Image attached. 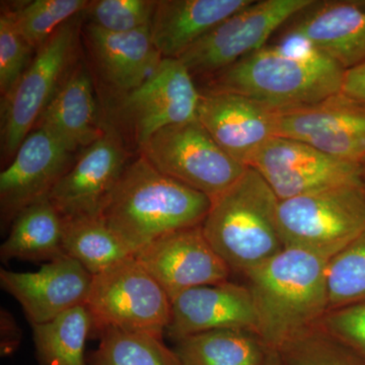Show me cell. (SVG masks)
<instances>
[{"mask_svg":"<svg viewBox=\"0 0 365 365\" xmlns=\"http://www.w3.org/2000/svg\"><path fill=\"white\" fill-rule=\"evenodd\" d=\"M265 46L210 78L206 91H230L277 111L317 104L342 91L345 69L306 43Z\"/></svg>","mask_w":365,"mask_h":365,"instance_id":"cell-1","label":"cell"},{"mask_svg":"<svg viewBox=\"0 0 365 365\" xmlns=\"http://www.w3.org/2000/svg\"><path fill=\"white\" fill-rule=\"evenodd\" d=\"M329 260L307 250L284 248L245 276L256 311L257 333L269 349H279L328 313Z\"/></svg>","mask_w":365,"mask_h":365,"instance_id":"cell-2","label":"cell"},{"mask_svg":"<svg viewBox=\"0 0 365 365\" xmlns=\"http://www.w3.org/2000/svg\"><path fill=\"white\" fill-rule=\"evenodd\" d=\"M211 204L140 155L127 165L101 216L134 256L163 235L202 225Z\"/></svg>","mask_w":365,"mask_h":365,"instance_id":"cell-3","label":"cell"},{"mask_svg":"<svg viewBox=\"0 0 365 365\" xmlns=\"http://www.w3.org/2000/svg\"><path fill=\"white\" fill-rule=\"evenodd\" d=\"M278 204L272 189L251 167L213 199L203 232L232 273L245 277L284 249Z\"/></svg>","mask_w":365,"mask_h":365,"instance_id":"cell-4","label":"cell"},{"mask_svg":"<svg viewBox=\"0 0 365 365\" xmlns=\"http://www.w3.org/2000/svg\"><path fill=\"white\" fill-rule=\"evenodd\" d=\"M277 220L284 248L331 259L365 230V190L342 185L279 200Z\"/></svg>","mask_w":365,"mask_h":365,"instance_id":"cell-5","label":"cell"},{"mask_svg":"<svg viewBox=\"0 0 365 365\" xmlns=\"http://www.w3.org/2000/svg\"><path fill=\"white\" fill-rule=\"evenodd\" d=\"M86 307L100 333L113 328L160 339L172 314L170 297L134 256L93 276Z\"/></svg>","mask_w":365,"mask_h":365,"instance_id":"cell-6","label":"cell"},{"mask_svg":"<svg viewBox=\"0 0 365 365\" xmlns=\"http://www.w3.org/2000/svg\"><path fill=\"white\" fill-rule=\"evenodd\" d=\"M83 14L60 26L39 48L32 62L1 102V146L16 155L62 83L74 68Z\"/></svg>","mask_w":365,"mask_h":365,"instance_id":"cell-7","label":"cell"},{"mask_svg":"<svg viewBox=\"0 0 365 365\" xmlns=\"http://www.w3.org/2000/svg\"><path fill=\"white\" fill-rule=\"evenodd\" d=\"M139 148L155 169L211 201L232 187L248 168L227 155L197 118L160 129Z\"/></svg>","mask_w":365,"mask_h":365,"instance_id":"cell-8","label":"cell"},{"mask_svg":"<svg viewBox=\"0 0 365 365\" xmlns=\"http://www.w3.org/2000/svg\"><path fill=\"white\" fill-rule=\"evenodd\" d=\"M313 0H252L228 16L179 60L191 76L212 78L240 60L265 47L276 30Z\"/></svg>","mask_w":365,"mask_h":365,"instance_id":"cell-9","label":"cell"},{"mask_svg":"<svg viewBox=\"0 0 365 365\" xmlns=\"http://www.w3.org/2000/svg\"><path fill=\"white\" fill-rule=\"evenodd\" d=\"M249 167L261 175L279 200L342 185L362 184L360 163L339 160L283 136L270 139Z\"/></svg>","mask_w":365,"mask_h":365,"instance_id":"cell-10","label":"cell"},{"mask_svg":"<svg viewBox=\"0 0 365 365\" xmlns=\"http://www.w3.org/2000/svg\"><path fill=\"white\" fill-rule=\"evenodd\" d=\"M200 96L186 66L179 59L163 58L143 85L121 95L117 117L140 146L165 127L196 119Z\"/></svg>","mask_w":365,"mask_h":365,"instance_id":"cell-11","label":"cell"},{"mask_svg":"<svg viewBox=\"0 0 365 365\" xmlns=\"http://www.w3.org/2000/svg\"><path fill=\"white\" fill-rule=\"evenodd\" d=\"M277 136L297 139L339 160L365 158V103L341 93L278 112Z\"/></svg>","mask_w":365,"mask_h":365,"instance_id":"cell-12","label":"cell"},{"mask_svg":"<svg viewBox=\"0 0 365 365\" xmlns=\"http://www.w3.org/2000/svg\"><path fill=\"white\" fill-rule=\"evenodd\" d=\"M134 257L170 300L190 288L225 282L232 275L209 244L202 225L163 235Z\"/></svg>","mask_w":365,"mask_h":365,"instance_id":"cell-13","label":"cell"},{"mask_svg":"<svg viewBox=\"0 0 365 365\" xmlns=\"http://www.w3.org/2000/svg\"><path fill=\"white\" fill-rule=\"evenodd\" d=\"M123 143L114 129L86 148L50 192L62 218L101 215L127 167Z\"/></svg>","mask_w":365,"mask_h":365,"instance_id":"cell-14","label":"cell"},{"mask_svg":"<svg viewBox=\"0 0 365 365\" xmlns=\"http://www.w3.org/2000/svg\"><path fill=\"white\" fill-rule=\"evenodd\" d=\"M197 119L232 160L249 167L277 136V110L230 91H200Z\"/></svg>","mask_w":365,"mask_h":365,"instance_id":"cell-15","label":"cell"},{"mask_svg":"<svg viewBox=\"0 0 365 365\" xmlns=\"http://www.w3.org/2000/svg\"><path fill=\"white\" fill-rule=\"evenodd\" d=\"M91 281L93 275L66 255L46 262L35 272L0 270V287L18 300L32 326L86 306Z\"/></svg>","mask_w":365,"mask_h":365,"instance_id":"cell-16","label":"cell"},{"mask_svg":"<svg viewBox=\"0 0 365 365\" xmlns=\"http://www.w3.org/2000/svg\"><path fill=\"white\" fill-rule=\"evenodd\" d=\"M287 25L283 40H297L345 71L365 62V0H313Z\"/></svg>","mask_w":365,"mask_h":365,"instance_id":"cell-17","label":"cell"},{"mask_svg":"<svg viewBox=\"0 0 365 365\" xmlns=\"http://www.w3.org/2000/svg\"><path fill=\"white\" fill-rule=\"evenodd\" d=\"M72 151L49 132L35 129L0 174V208L9 222L31 204L47 198L72 165Z\"/></svg>","mask_w":365,"mask_h":365,"instance_id":"cell-18","label":"cell"},{"mask_svg":"<svg viewBox=\"0 0 365 365\" xmlns=\"http://www.w3.org/2000/svg\"><path fill=\"white\" fill-rule=\"evenodd\" d=\"M170 302L172 314L165 333L175 342L195 334L222 329L257 333L256 311L247 285L228 280L190 288Z\"/></svg>","mask_w":365,"mask_h":365,"instance_id":"cell-19","label":"cell"},{"mask_svg":"<svg viewBox=\"0 0 365 365\" xmlns=\"http://www.w3.org/2000/svg\"><path fill=\"white\" fill-rule=\"evenodd\" d=\"M86 32L101 76L121 95L143 85L163 59L151 39L150 26L133 32L110 33L88 25Z\"/></svg>","mask_w":365,"mask_h":365,"instance_id":"cell-20","label":"cell"},{"mask_svg":"<svg viewBox=\"0 0 365 365\" xmlns=\"http://www.w3.org/2000/svg\"><path fill=\"white\" fill-rule=\"evenodd\" d=\"M252 0H158L150 30L163 58L179 59L218 24Z\"/></svg>","mask_w":365,"mask_h":365,"instance_id":"cell-21","label":"cell"},{"mask_svg":"<svg viewBox=\"0 0 365 365\" xmlns=\"http://www.w3.org/2000/svg\"><path fill=\"white\" fill-rule=\"evenodd\" d=\"M37 125L72 153L88 148L104 134L91 76L83 64L72 69Z\"/></svg>","mask_w":365,"mask_h":365,"instance_id":"cell-22","label":"cell"},{"mask_svg":"<svg viewBox=\"0 0 365 365\" xmlns=\"http://www.w3.org/2000/svg\"><path fill=\"white\" fill-rule=\"evenodd\" d=\"M66 256L63 218L49 198L26 206L14 217L11 232L0 247L2 262H49Z\"/></svg>","mask_w":365,"mask_h":365,"instance_id":"cell-23","label":"cell"},{"mask_svg":"<svg viewBox=\"0 0 365 365\" xmlns=\"http://www.w3.org/2000/svg\"><path fill=\"white\" fill-rule=\"evenodd\" d=\"M181 365H263L270 349L254 331L222 329L176 342Z\"/></svg>","mask_w":365,"mask_h":365,"instance_id":"cell-24","label":"cell"},{"mask_svg":"<svg viewBox=\"0 0 365 365\" xmlns=\"http://www.w3.org/2000/svg\"><path fill=\"white\" fill-rule=\"evenodd\" d=\"M63 250L93 276L133 256L101 215L63 218Z\"/></svg>","mask_w":365,"mask_h":365,"instance_id":"cell-25","label":"cell"},{"mask_svg":"<svg viewBox=\"0 0 365 365\" xmlns=\"http://www.w3.org/2000/svg\"><path fill=\"white\" fill-rule=\"evenodd\" d=\"M93 321L86 306L73 307L39 325L34 342L42 365H86L85 348Z\"/></svg>","mask_w":365,"mask_h":365,"instance_id":"cell-26","label":"cell"},{"mask_svg":"<svg viewBox=\"0 0 365 365\" xmlns=\"http://www.w3.org/2000/svg\"><path fill=\"white\" fill-rule=\"evenodd\" d=\"M91 365H181L175 350L150 334L106 329Z\"/></svg>","mask_w":365,"mask_h":365,"instance_id":"cell-27","label":"cell"},{"mask_svg":"<svg viewBox=\"0 0 365 365\" xmlns=\"http://www.w3.org/2000/svg\"><path fill=\"white\" fill-rule=\"evenodd\" d=\"M329 311L365 302V230L327 266Z\"/></svg>","mask_w":365,"mask_h":365,"instance_id":"cell-28","label":"cell"},{"mask_svg":"<svg viewBox=\"0 0 365 365\" xmlns=\"http://www.w3.org/2000/svg\"><path fill=\"white\" fill-rule=\"evenodd\" d=\"M88 4V0H35L11 14L21 36L38 50L60 26L85 13Z\"/></svg>","mask_w":365,"mask_h":365,"instance_id":"cell-29","label":"cell"},{"mask_svg":"<svg viewBox=\"0 0 365 365\" xmlns=\"http://www.w3.org/2000/svg\"><path fill=\"white\" fill-rule=\"evenodd\" d=\"M276 351L287 365H365L362 357L334 338L319 324L288 341Z\"/></svg>","mask_w":365,"mask_h":365,"instance_id":"cell-30","label":"cell"},{"mask_svg":"<svg viewBox=\"0 0 365 365\" xmlns=\"http://www.w3.org/2000/svg\"><path fill=\"white\" fill-rule=\"evenodd\" d=\"M158 1L97 0L90 1L85 14L88 25L110 33H128L150 26Z\"/></svg>","mask_w":365,"mask_h":365,"instance_id":"cell-31","label":"cell"},{"mask_svg":"<svg viewBox=\"0 0 365 365\" xmlns=\"http://www.w3.org/2000/svg\"><path fill=\"white\" fill-rule=\"evenodd\" d=\"M16 28L11 11L0 14V91L2 97L11 93L31 62L34 51Z\"/></svg>","mask_w":365,"mask_h":365,"instance_id":"cell-32","label":"cell"},{"mask_svg":"<svg viewBox=\"0 0 365 365\" xmlns=\"http://www.w3.org/2000/svg\"><path fill=\"white\" fill-rule=\"evenodd\" d=\"M319 325L365 360V302L330 309Z\"/></svg>","mask_w":365,"mask_h":365,"instance_id":"cell-33","label":"cell"},{"mask_svg":"<svg viewBox=\"0 0 365 365\" xmlns=\"http://www.w3.org/2000/svg\"><path fill=\"white\" fill-rule=\"evenodd\" d=\"M342 93L365 103V62L346 71Z\"/></svg>","mask_w":365,"mask_h":365,"instance_id":"cell-34","label":"cell"},{"mask_svg":"<svg viewBox=\"0 0 365 365\" xmlns=\"http://www.w3.org/2000/svg\"><path fill=\"white\" fill-rule=\"evenodd\" d=\"M1 322L6 324L9 330V332L6 330H2V353H11L14 351V348L20 342V340H19L20 339L19 329L16 323H14L13 317L9 316L6 312L1 314Z\"/></svg>","mask_w":365,"mask_h":365,"instance_id":"cell-35","label":"cell"},{"mask_svg":"<svg viewBox=\"0 0 365 365\" xmlns=\"http://www.w3.org/2000/svg\"><path fill=\"white\" fill-rule=\"evenodd\" d=\"M263 365H287L283 359H281L279 352L276 350H270L267 355V359L264 361Z\"/></svg>","mask_w":365,"mask_h":365,"instance_id":"cell-36","label":"cell"},{"mask_svg":"<svg viewBox=\"0 0 365 365\" xmlns=\"http://www.w3.org/2000/svg\"><path fill=\"white\" fill-rule=\"evenodd\" d=\"M360 165H361V182H362V186H364V188L365 190V158L364 160H362L361 163H360Z\"/></svg>","mask_w":365,"mask_h":365,"instance_id":"cell-37","label":"cell"}]
</instances>
